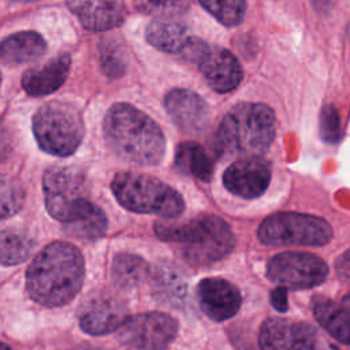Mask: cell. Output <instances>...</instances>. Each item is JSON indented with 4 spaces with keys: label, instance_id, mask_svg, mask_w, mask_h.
Listing matches in <instances>:
<instances>
[{
    "label": "cell",
    "instance_id": "11",
    "mask_svg": "<svg viewBox=\"0 0 350 350\" xmlns=\"http://www.w3.org/2000/svg\"><path fill=\"white\" fill-rule=\"evenodd\" d=\"M261 350H316L312 325L283 317L267 319L258 332Z\"/></svg>",
    "mask_w": 350,
    "mask_h": 350
},
{
    "label": "cell",
    "instance_id": "17",
    "mask_svg": "<svg viewBox=\"0 0 350 350\" xmlns=\"http://www.w3.org/2000/svg\"><path fill=\"white\" fill-rule=\"evenodd\" d=\"M164 107L176 126L185 133L200 131L208 120V105L194 92L172 89L164 98Z\"/></svg>",
    "mask_w": 350,
    "mask_h": 350
},
{
    "label": "cell",
    "instance_id": "28",
    "mask_svg": "<svg viewBox=\"0 0 350 350\" xmlns=\"http://www.w3.org/2000/svg\"><path fill=\"white\" fill-rule=\"evenodd\" d=\"M200 3L226 26L239 25L246 12V0H200Z\"/></svg>",
    "mask_w": 350,
    "mask_h": 350
},
{
    "label": "cell",
    "instance_id": "9",
    "mask_svg": "<svg viewBox=\"0 0 350 350\" xmlns=\"http://www.w3.org/2000/svg\"><path fill=\"white\" fill-rule=\"evenodd\" d=\"M267 276L284 288H310L321 284L328 276L323 258L306 252H283L267 264Z\"/></svg>",
    "mask_w": 350,
    "mask_h": 350
},
{
    "label": "cell",
    "instance_id": "23",
    "mask_svg": "<svg viewBox=\"0 0 350 350\" xmlns=\"http://www.w3.org/2000/svg\"><path fill=\"white\" fill-rule=\"evenodd\" d=\"M189 37L186 26L167 18L154 21L146 27L148 42L165 53L179 55Z\"/></svg>",
    "mask_w": 350,
    "mask_h": 350
},
{
    "label": "cell",
    "instance_id": "15",
    "mask_svg": "<svg viewBox=\"0 0 350 350\" xmlns=\"http://www.w3.org/2000/svg\"><path fill=\"white\" fill-rule=\"evenodd\" d=\"M197 66L208 85L219 93L234 90L242 81L243 72L238 59L224 48L209 46Z\"/></svg>",
    "mask_w": 350,
    "mask_h": 350
},
{
    "label": "cell",
    "instance_id": "21",
    "mask_svg": "<svg viewBox=\"0 0 350 350\" xmlns=\"http://www.w3.org/2000/svg\"><path fill=\"white\" fill-rule=\"evenodd\" d=\"M46 51L45 40L36 31H19L5 37L0 44V62L23 64L37 60Z\"/></svg>",
    "mask_w": 350,
    "mask_h": 350
},
{
    "label": "cell",
    "instance_id": "37",
    "mask_svg": "<svg viewBox=\"0 0 350 350\" xmlns=\"http://www.w3.org/2000/svg\"><path fill=\"white\" fill-rule=\"evenodd\" d=\"M0 82H1V74H0Z\"/></svg>",
    "mask_w": 350,
    "mask_h": 350
},
{
    "label": "cell",
    "instance_id": "13",
    "mask_svg": "<svg viewBox=\"0 0 350 350\" xmlns=\"http://www.w3.org/2000/svg\"><path fill=\"white\" fill-rule=\"evenodd\" d=\"M129 317L127 306L111 294H97L89 298L79 310V327L89 335H107L118 331Z\"/></svg>",
    "mask_w": 350,
    "mask_h": 350
},
{
    "label": "cell",
    "instance_id": "32",
    "mask_svg": "<svg viewBox=\"0 0 350 350\" xmlns=\"http://www.w3.org/2000/svg\"><path fill=\"white\" fill-rule=\"evenodd\" d=\"M271 305L278 310V312H286L288 309L287 304V288L284 287H278L271 293Z\"/></svg>",
    "mask_w": 350,
    "mask_h": 350
},
{
    "label": "cell",
    "instance_id": "26",
    "mask_svg": "<svg viewBox=\"0 0 350 350\" xmlns=\"http://www.w3.org/2000/svg\"><path fill=\"white\" fill-rule=\"evenodd\" d=\"M33 250V241L23 232L0 228V264L16 265L23 262Z\"/></svg>",
    "mask_w": 350,
    "mask_h": 350
},
{
    "label": "cell",
    "instance_id": "27",
    "mask_svg": "<svg viewBox=\"0 0 350 350\" xmlns=\"http://www.w3.org/2000/svg\"><path fill=\"white\" fill-rule=\"evenodd\" d=\"M25 202L22 185L10 175H0V220L14 216Z\"/></svg>",
    "mask_w": 350,
    "mask_h": 350
},
{
    "label": "cell",
    "instance_id": "16",
    "mask_svg": "<svg viewBox=\"0 0 350 350\" xmlns=\"http://www.w3.org/2000/svg\"><path fill=\"white\" fill-rule=\"evenodd\" d=\"M70 11L92 31L118 27L126 19L123 0H66Z\"/></svg>",
    "mask_w": 350,
    "mask_h": 350
},
{
    "label": "cell",
    "instance_id": "1",
    "mask_svg": "<svg viewBox=\"0 0 350 350\" xmlns=\"http://www.w3.org/2000/svg\"><path fill=\"white\" fill-rule=\"evenodd\" d=\"M85 276V261L74 245L56 241L45 246L30 262L26 287L33 301L56 308L72 301Z\"/></svg>",
    "mask_w": 350,
    "mask_h": 350
},
{
    "label": "cell",
    "instance_id": "19",
    "mask_svg": "<svg viewBox=\"0 0 350 350\" xmlns=\"http://www.w3.org/2000/svg\"><path fill=\"white\" fill-rule=\"evenodd\" d=\"M70 66V56L67 53H62L41 67L27 70L22 77V86L30 96L51 94L64 83Z\"/></svg>",
    "mask_w": 350,
    "mask_h": 350
},
{
    "label": "cell",
    "instance_id": "8",
    "mask_svg": "<svg viewBox=\"0 0 350 350\" xmlns=\"http://www.w3.org/2000/svg\"><path fill=\"white\" fill-rule=\"evenodd\" d=\"M42 191L46 211L62 221L75 220L90 204L83 174L68 165H53L44 172Z\"/></svg>",
    "mask_w": 350,
    "mask_h": 350
},
{
    "label": "cell",
    "instance_id": "6",
    "mask_svg": "<svg viewBox=\"0 0 350 350\" xmlns=\"http://www.w3.org/2000/svg\"><path fill=\"white\" fill-rule=\"evenodd\" d=\"M33 133L44 152L66 157L81 145L85 126L77 107L66 101H49L34 113Z\"/></svg>",
    "mask_w": 350,
    "mask_h": 350
},
{
    "label": "cell",
    "instance_id": "31",
    "mask_svg": "<svg viewBox=\"0 0 350 350\" xmlns=\"http://www.w3.org/2000/svg\"><path fill=\"white\" fill-rule=\"evenodd\" d=\"M101 64L105 74L109 77L122 75L124 71V62L120 56V51L111 41L101 45Z\"/></svg>",
    "mask_w": 350,
    "mask_h": 350
},
{
    "label": "cell",
    "instance_id": "7",
    "mask_svg": "<svg viewBox=\"0 0 350 350\" xmlns=\"http://www.w3.org/2000/svg\"><path fill=\"white\" fill-rule=\"evenodd\" d=\"M257 237L268 246H324L332 239V228L314 215L279 212L261 221Z\"/></svg>",
    "mask_w": 350,
    "mask_h": 350
},
{
    "label": "cell",
    "instance_id": "4",
    "mask_svg": "<svg viewBox=\"0 0 350 350\" xmlns=\"http://www.w3.org/2000/svg\"><path fill=\"white\" fill-rule=\"evenodd\" d=\"M157 237L167 242L183 245V257L193 265H209L228 256L235 246L230 226L219 216L201 215L189 220H159Z\"/></svg>",
    "mask_w": 350,
    "mask_h": 350
},
{
    "label": "cell",
    "instance_id": "25",
    "mask_svg": "<svg viewBox=\"0 0 350 350\" xmlns=\"http://www.w3.org/2000/svg\"><path fill=\"white\" fill-rule=\"evenodd\" d=\"M108 220L104 211L96 204H90L75 220L66 223L64 230L81 239H97L107 232Z\"/></svg>",
    "mask_w": 350,
    "mask_h": 350
},
{
    "label": "cell",
    "instance_id": "30",
    "mask_svg": "<svg viewBox=\"0 0 350 350\" xmlns=\"http://www.w3.org/2000/svg\"><path fill=\"white\" fill-rule=\"evenodd\" d=\"M320 135L329 144H335L342 138L340 115L334 105H325L320 113Z\"/></svg>",
    "mask_w": 350,
    "mask_h": 350
},
{
    "label": "cell",
    "instance_id": "2",
    "mask_svg": "<svg viewBox=\"0 0 350 350\" xmlns=\"http://www.w3.org/2000/svg\"><path fill=\"white\" fill-rule=\"evenodd\" d=\"M109 149L137 165H156L165 152V138L157 123L126 103L113 104L103 123Z\"/></svg>",
    "mask_w": 350,
    "mask_h": 350
},
{
    "label": "cell",
    "instance_id": "35",
    "mask_svg": "<svg viewBox=\"0 0 350 350\" xmlns=\"http://www.w3.org/2000/svg\"><path fill=\"white\" fill-rule=\"evenodd\" d=\"M12 1H18V3H29V1H36V0H12Z\"/></svg>",
    "mask_w": 350,
    "mask_h": 350
},
{
    "label": "cell",
    "instance_id": "18",
    "mask_svg": "<svg viewBox=\"0 0 350 350\" xmlns=\"http://www.w3.org/2000/svg\"><path fill=\"white\" fill-rule=\"evenodd\" d=\"M149 283L153 295L163 304L178 306L187 297V279L183 271L171 261H159L149 269Z\"/></svg>",
    "mask_w": 350,
    "mask_h": 350
},
{
    "label": "cell",
    "instance_id": "22",
    "mask_svg": "<svg viewBox=\"0 0 350 350\" xmlns=\"http://www.w3.org/2000/svg\"><path fill=\"white\" fill-rule=\"evenodd\" d=\"M174 165L179 172L202 182H209L213 175L212 157L202 145L193 141H186L178 145Z\"/></svg>",
    "mask_w": 350,
    "mask_h": 350
},
{
    "label": "cell",
    "instance_id": "24",
    "mask_svg": "<svg viewBox=\"0 0 350 350\" xmlns=\"http://www.w3.org/2000/svg\"><path fill=\"white\" fill-rule=\"evenodd\" d=\"M149 265L141 256L118 253L112 260L111 276L119 288H134L149 276Z\"/></svg>",
    "mask_w": 350,
    "mask_h": 350
},
{
    "label": "cell",
    "instance_id": "34",
    "mask_svg": "<svg viewBox=\"0 0 350 350\" xmlns=\"http://www.w3.org/2000/svg\"><path fill=\"white\" fill-rule=\"evenodd\" d=\"M0 350H11V347L8 345H4V343H0Z\"/></svg>",
    "mask_w": 350,
    "mask_h": 350
},
{
    "label": "cell",
    "instance_id": "3",
    "mask_svg": "<svg viewBox=\"0 0 350 350\" xmlns=\"http://www.w3.org/2000/svg\"><path fill=\"white\" fill-rule=\"evenodd\" d=\"M276 133L273 111L261 103H241L223 118L216 131V150L221 157H249L264 153Z\"/></svg>",
    "mask_w": 350,
    "mask_h": 350
},
{
    "label": "cell",
    "instance_id": "20",
    "mask_svg": "<svg viewBox=\"0 0 350 350\" xmlns=\"http://www.w3.org/2000/svg\"><path fill=\"white\" fill-rule=\"evenodd\" d=\"M312 310L319 324L338 342L349 345L350 342V308L346 295L340 304L324 295H313Z\"/></svg>",
    "mask_w": 350,
    "mask_h": 350
},
{
    "label": "cell",
    "instance_id": "10",
    "mask_svg": "<svg viewBox=\"0 0 350 350\" xmlns=\"http://www.w3.org/2000/svg\"><path fill=\"white\" fill-rule=\"evenodd\" d=\"M178 334V321L161 312L129 316L118 328L119 340L135 350H164Z\"/></svg>",
    "mask_w": 350,
    "mask_h": 350
},
{
    "label": "cell",
    "instance_id": "36",
    "mask_svg": "<svg viewBox=\"0 0 350 350\" xmlns=\"http://www.w3.org/2000/svg\"><path fill=\"white\" fill-rule=\"evenodd\" d=\"M81 350H97V349H90V347H85V349H81Z\"/></svg>",
    "mask_w": 350,
    "mask_h": 350
},
{
    "label": "cell",
    "instance_id": "29",
    "mask_svg": "<svg viewBox=\"0 0 350 350\" xmlns=\"http://www.w3.org/2000/svg\"><path fill=\"white\" fill-rule=\"evenodd\" d=\"M144 14L157 18H172L186 11L189 0H133Z\"/></svg>",
    "mask_w": 350,
    "mask_h": 350
},
{
    "label": "cell",
    "instance_id": "12",
    "mask_svg": "<svg viewBox=\"0 0 350 350\" xmlns=\"http://www.w3.org/2000/svg\"><path fill=\"white\" fill-rule=\"evenodd\" d=\"M271 180L269 164L258 157H241L231 163L223 174L224 187L245 200L260 197L268 187Z\"/></svg>",
    "mask_w": 350,
    "mask_h": 350
},
{
    "label": "cell",
    "instance_id": "5",
    "mask_svg": "<svg viewBox=\"0 0 350 350\" xmlns=\"http://www.w3.org/2000/svg\"><path fill=\"white\" fill-rule=\"evenodd\" d=\"M111 189L118 202L135 213L174 219L185 209V201L175 189L148 174L119 172Z\"/></svg>",
    "mask_w": 350,
    "mask_h": 350
},
{
    "label": "cell",
    "instance_id": "14",
    "mask_svg": "<svg viewBox=\"0 0 350 350\" xmlns=\"http://www.w3.org/2000/svg\"><path fill=\"white\" fill-rule=\"evenodd\" d=\"M201 310L215 321H224L237 314L242 297L239 290L226 279L205 278L197 286Z\"/></svg>",
    "mask_w": 350,
    "mask_h": 350
},
{
    "label": "cell",
    "instance_id": "33",
    "mask_svg": "<svg viewBox=\"0 0 350 350\" xmlns=\"http://www.w3.org/2000/svg\"><path fill=\"white\" fill-rule=\"evenodd\" d=\"M7 152H8V145L5 144V139L0 137V161L7 156Z\"/></svg>",
    "mask_w": 350,
    "mask_h": 350
}]
</instances>
